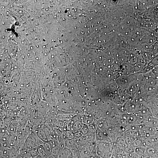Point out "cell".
<instances>
[{"label": "cell", "instance_id": "6", "mask_svg": "<svg viewBox=\"0 0 158 158\" xmlns=\"http://www.w3.org/2000/svg\"><path fill=\"white\" fill-rule=\"evenodd\" d=\"M35 133L38 137L43 142L48 140L46 134L44 130L39 129L36 130Z\"/></svg>", "mask_w": 158, "mask_h": 158}, {"label": "cell", "instance_id": "14", "mask_svg": "<svg viewBox=\"0 0 158 158\" xmlns=\"http://www.w3.org/2000/svg\"><path fill=\"white\" fill-rule=\"evenodd\" d=\"M73 158H76V157H74Z\"/></svg>", "mask_w": 158, "mask_h": 158}, {"label": "cell", "instance_id": "4", "mask_svg": "<svg viewBox=\"0 0 158 158\" xmlns=\"http://www.w3.org/2000/svg\"><path fill=\"white\" fill-rule=\"evenodd\" d=\"M37 148L39 155L44 158H48L51 155L46 151L42 144L38 145Z\"/></svg>", "mask_w": 158, "mask_h": 158}, {"label": "cell", "instance_id": "2", "mask_svg": "<svg viewBox=\"0 0 158 158\" xmlns=\"http://www.w3.org/2000/svg\"><path fill=\"white\" fill-rule=\"evenodd\" d=\"M37 143L33 140L27 137L24 144L22 149L25 151L36 148L38 146Z\"/></svg>", "mask_w": 158, "mask_h": 158}, {"label": "cell", "instance_id": "5", "mask_svg": "<svg viewBox=\"0 0 158 158\" xmlns=\"http://www.w3.org/2000/svg\"><path fill=\"white\" fill-rule=\"evenodd\" d=\"M147 147L144 145H141L135 148L134 152L140 157L144 155Z\"/></svg>", "mask_w": 158, "mask_h": 158}, {"label": "cell", "instance_id": "11", "mask_svg": "<svg viewBox=\"0 0 158 158\" xmlns=\"http://www.w3.org/2000/svg\"><path fill=\"white\" fill-rule=\"evenodd\" d=\"M35 158H44L42 157H41V156H39V155H38L37 156V157H36Z\"/></svg>", "mask_w": 158, "mask_h": 158}, {"label": "cell", "instance_id": "1", "mask_svg": "<svg viewBox=\"0 0 158 158\" xmlns=\"http://www.w3.org/2000/svg\"><path fill=\"white\" fill-rule=\"evenodd\" d=\"M114 146L111 142H101L96 143L97 155L100 158H110L112 156Z\"/></svg>", "mask_w": 158, "mask_h": 158}, {"label": "cell", "instance_id": "3", "mask_svg": "<svg viewBox=\"0 0 158 158\" xmlns=\"http://www.w3.org/2000/svg\"><path fill=\"white\" fill-rule=\"evenodd\" d=\"M74 157L70 149L65 147L61 150L57 158H73Z\"/></svg>", "mask_w": 158, "mask_h": 158}, {"label": "cell", "instance_id": "10", "mask_svg": "<svg viewBox=\"0 0 158 158\" xmlns=\"http://www.w3.org/2000/svg\"><path fill=\"white\" fill-rule=\"evenodd\" d=\"M140 157L134 152L126 153L125 158H140Z\"/></svg>", "mask_w": 158, "mask_h": 158}, {"label": "cell", "instance_id": "8", "mask_svg": "<svg viewBox=\"0 0 158 158\" xmlns=\"http://www.w3.org/2000/svg\"><path fill=\"white\" fill-rule=\"evenodd\" d=\"M80 131L83 136L90 133L88 124L84 123Z\"/></svg>", "mask_w": 158, "mask_h": 158}, {"label": "cell", "instance_id": "12", "mask_svg": "<svg viewBox=\"0 0 158 158\" xmlns=\"http://www.w3.org/2000/svg\"><path fill=\"white\" fill-rule=\"evenodd\" d=\"M93 158H100L97 155L95 156Z\"/></svg>", "mask_w": 158, "mask_h": 158}, {"label": "cell", "instance_id": "7", "mask_svg": "<svg viewBox=\"0 0 158 158\" xmlns=\"http://www.w3.org/2000/svg\"><path fill=\"white\" fill-rule=\"evenodd\" d=\"M61 149L59 145H56L52 148L51 154L54 158H57L58 155Z\"/></svg>", "mask_w": 158, "mask_h": 158}, {"label": "cell", "instance_id": "13", "mask_svg": "<svg viewBox=\"0 0 158 158\" xmlns=\"http://www.w3.org/2000/svg\"><path fill=\"white\" fill-rule=\"evenodd\" d=\"M48 158H54V157L51 155Z\"/></svg>", "mask_w": 158, "mask_h": 158}, {"label": "cell", "instance_id": "9", "mask_svg": "<svg viewBox=\"0 0 158 158\" xmlns=\"http://www.w3.org/2000/svg\"><path fill=\"white\" fill-rule=\"evenodd\" d=\"M42 145L46 151L48 153L51 154L52 147L49 141L47 140L44 142Z\"/></svg>", "mask_w": 158, "mask_h": 158}]
</instances>
